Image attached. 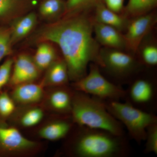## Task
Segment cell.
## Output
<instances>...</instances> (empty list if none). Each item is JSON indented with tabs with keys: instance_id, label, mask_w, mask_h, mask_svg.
<instances>
[{
	"instance_id": "obj_1",
	"label": "cell",
	"mask_w": 157,
	"mask_h": 157,
	"mask_svg": "<svg viewBox=\"0 0 157 157\" xmlns=\"http://www.w3.org/2000/svg\"><path fill=\"white\" fill-rule=\"evenodd\" d=\"M93 22L86 15H74L47 26L39 34L43 41L60 48L73 82L87 74L91 63L102 67L99 44L93 36Z\"/></svg>"
},
{
	"instance_id": "obj_2",
	"label": "cell",
	"mask_w": 157,
	"mask_h": 157,
	"mask_svg": "<svg viewBox=\"0 0 157 157\" xmlns=\"http://www.w3.org/2000/svg\"><path fill=\"white\" fill-rule=\"evenodd\" d=\"M66 154L76 157H128L132 148L125 136L75 124L67 137Z\"/></svg>"
},
{
	"instance_id": "obj_3",
	"label": "cell",
	"mask_w": 157,
	"mask_h": 157,
	"mask_svg": "<svg viewBox=\"0 0 157 157\" xmlns=\"http://www.w3.org/2000/svg\"><path fill=\"white\" fill-rule=\"evenodd\" d=\"M71 117L76 124L125 136L124 126L106 109L103 101L74 90Z\"/></svg>"
},
{
	"instance_id": "obj_4",
	"label": "cell",
	"mask_w": 157,
	"mask_h": 157,
	"mask_svg": "<svg viewBox=\"0 0 157 157\" xmlns=\"http://www.w3.org/2000/svg\"><path fill=\"white\" fill-rule=\"evenodd\" d=\"M102 101L108 112L126 127L130 138L138 144L145 140L147 127L157 123L156 114L143 111L127 101Z\"/></svg>"
},
{
	"instance_id": "obj_5",
	"label": "cell",
	"mask_w": 157,
	"mask_h": 157,
	"mask_svg": "<svg viewBox=\"0 0 157 157\" xmlns=\"http://www.w3.org/2000/svg\"><path fill=\"white\" fill-rule=\"evenodd\" d=\"M100 56L102 64L100 69L111 77L109 81L119 86L128 84L142 70L140 61L120 49L104 48L100 50Z\"/></svg>"
},
{
	"instance_id": "obj_6",
	"label": "cell",
	"mask_w": 157,
	"mask_h": 157,
	"mask_svg": "<svg viewBox=\"0 0 157 157\" xmlns=\"http://www.w3.org/2000/svg\"><path fill=\"white\" fill-rule=\"evenodd\" d=\"M75 90L81 92L102 100L120 101L124 100L125 90L113 83L101 73L98 65L90 64L89 73L71 85Z\"/></svg>"
},
{
	"instance_id": "obj_7",
	"label": "cell",
	"mask_w": 157,
	"mask_h": 157,
	"mask_svg": "<svg viewBox=\"0 0 157 157\" xmlns=\"http://www.w3.org/2000/svg\"><path fill=\"white\" fill-rule=\"evenodd\" d=\"M125 90L124 101L146 112L156 114L157 84L150 77H135Z\"/></svg>"
},
{
	"instance_id": "obj_8",
	"label": "cell",
	"mask_w": 157,
	"mask_h": 157,
	"mask_svg": "<svg viewBox=\"0 0 157 157\" xmlns=\"http://www.w3.org/2000/svg\"><path fill=\"white\" fill-rule=\"evenodd\" d=\"M36 142L27 139L13 127L0 126V151L10 154H23L36 150Z\"/></svg>"
},
{
	"instance_id": "obj_9",
	"label": "cell",
	"mask_w": 157,
	"mask_h": 157,
	"mask_svg": "<svg viewBox=\"0 0 157 157\" xmlns=\"http://www.w3.org/2000/svg\"><path fill=\"white\" fill-rule=\"evenodd\" d=\"M156 21L155 14L147 13L135 17L129 22L126 33L124 35L126 47L136 53L141 41Z\"/></svg>"
},
{
	"instance_id": "obj_10",
	"label": "cell",
	"mask_w": 157,
	"mask_h": 157,
	"mask_svg": "<svg viewBox=\"0 0 157 157\" xmlns=\"http://www.w3.org/2000/svg\"><path fill=\"white\" fill-rule=\"evenodd\" d=\"M10 84L15 86L27 82H33L39 77V71L33 58L26 54H21L14 61Z\"/></svg>"
},
{
	"instance_id": "obj_11",
	"label": "cell",
	"mask_w": 157,
	"mask_h": 157,
	"mask_svg": "<svg viewBox=\"0 0 157 157\" xmlns=\"http://www.w3.org/2000/svg\"><path fill=\"white\" fill-rule=\"evenodd\" d=\"M59 117L39 130V135L41 138L56 141L70 135L75 125L71 115H60Z\"/></svg>"
},
{
	"instance_id": "obj_12",
	"label": "cell",
	"mask_w": 157,
	"mask_h": 157,
	"mask_svg": "<svg viewBox=\"0 0 157 157\" xmlns=\"http://www.w3.org/2000/svg\"><path fill=\"white\" fill-rule=\"evenodd\" d=\"M93 30L98 43L107 48L121 49L126 47L124 35L114 27L94 21Z\"/></svg>"
},
{
	"instance_id": "obj_13",
	"label": "cell",
	"mask_w": 157,
	"mask_h": 157,
	"mask_svg": "<svg viewBox=\"0 0 157 157\" xmlns=\"http://www.w3.org/2000/svg\"><path fill=\"white\" fill-rule=\"evenodd\" d=\"M74 92L68 86L55 87L48 98L51 109L58 114L71 115Z\"/></svg>"
},
{
	"instance_id": "obj_14",
	"label": "cell",
	"mask_w": 157,
	"mask_h": 157,
	"mask_svg": "<svg viewBox=\"0 0 157 157\" xmlns=\"http://www.w3.org/2000/svg\"><path fill=\"white\" fill-rule=\"evenodd\" d=\"M44 86L41 83L27 82L14 86L11 97L14 102L32 105L40 102L44 96Z\"/></svg>"
},
{
	"instance_id": "obj_15",
	"label": "cell",
	"mask_w": 157,
	"mask_h": 157,
	"mask_svg": "<svg viewBox=\"0 0 157 157\" xmlns=\"http://www.w3.org/2000/svg\"><path fill=\"white\" fill-rule=\"evenodd\" d=\"M47 69L45 77L41 83L44 87L68 86L70 80L69 72L63 59H56Z\"/></svg>"
},
{
	"instance_id": "obj_16",
	"label": "cell",
	"mask_w": 157,
	"mask_h": 157,
	"mask_svg": "<svg viewBox=\"0 0 157 157\" xmlns=\"http://www.w3.org/2000/svg\"><path fill=\"white\" fill-rule=\"evenodd\" d=\"M95 8V22L110 26L120 32L126 29L129 22L126 17L109 10L105 6L103 1L98 3Z\"/></svg>"
},
{
	"instance_id": "obj_17",
	"label": "cell",
	"mask_w": 157,
	"mask_h": 157,
	"mask_svg": "<svg viewBox=\"0 0 157 157\" xmlns=\"http://www.w3.org/2000/svg\"><path fill=\"white\" fill-rule=\"evenodd\" d=\"M37 17L33 12L20 18L11 28V38L13 44L29 33L35 26Z\"/></svg>"
},
{
	"instance_id": "obj_18",
	"label": "cell",
	"mask_w": 157,
	"mask_h": 157,
	"mask_svg": "<svg viewBox=\"0 0 157 157\" xmlns=\"http://www.w3.org/2000/svg\"><path fill=\"white\" fill-rule=\"evenodd\" d=\"M56 54L53 47L46 43L38 46L33 59L40 70H45L56 59Z\"/></svg>"
},
{
	"instance_id": "obj_19",
	"label": "cell",
	"mask_w": 157,
	"mask_h": 157,
	"mask_svg": "<svg viewBox=\"0 0 157 157\" xmlns=\"http://www.w3.org/2000/svg\"><path fill=\"white\" fill-rule=\"evenodd\" d=\"M157 4V0H129L125 8L126 15L135 17L147 14Z\"/></svg>"
},
{
	"instance_id": "obj_20",
	"label": "cell",
	"mask_w": 157,
	"mask_h": 157,
	"mask_svg": "<svg viewBox=\"0 0 157 157\" xmlns=\"http://www.w3.org/2000/svg\"><path fill=\"white\" fill-rule=\"evenodd\" d=\"M66 11V3L62 0H44L39 7L40 14L46 17L58 16Z\"/></svg>"
},
{
	"instance_id": "obj_21",
	"label": "cell",
	"mask_w": 157,
	"mask_h": 157,
	"mask_svg": "<svg viewBox=\"0 0 157 157\" xmlns=\"http://www.w3.org/2000/svg\"><path fill=\"white\" fill-rule=\"evenodd\" d=\"M13 44L11 28L0 26V62L12 53Z\"/></svg>"
},
{
	"instance_id": "obj_22",
	"label": "cell",
	"mask_w": 157,
	"mask_h": 157,
	"mask_svg": "<svg viewBox=\"0 0 157 157\" xmlns=\"http://www.w3.org/2000/svg\"><path fill=\"white\" fill-rule=\"evenodd\" d=\"M103 0H67L66 3V11L69 14H75L79 11L95 8Z\"/></svg>"
},
{
	"instance_id": "obj_23",
	"label": "cell",
	"mask_w": 157,
	"mask_h": 157,
	"mask_svg": "<svg viewBox=\"0 0 157 157\" xmlns=\"http://www.w3.org/2000/svg\"><path fill=\"white\" fill-rule=\"evenodd\" d=\"M44 112L41 108L34 107L29 109L22 115L20 123L23 127L30 128L39 124L43 119Z\"/></svg>"
},
{
	"instance_id": "obj_24",
	"label": "cell",
	"mask_w": 157,
	"mask_h": 157,
	"mask_svg": "<svg viewBox=\"0 0 157 157\" xmlns=\"http://www.w3.org/2000/svg\"><path fill=\"white\" fill-rule=\"evenodd\" d=\"M146 141L144 153L145 154L153 153L157 155V123L147 127L146 130Z\"/></svg>"
},
{
	"instance_id": "obj_25",
	"label": "cell",
	"mask_w": 157,
	"mask_h": 157,
	"mask_svg": "<svg viewBox=\"0 0 157 157\" xmlns=\"http://www.w3.org/2000/svg\"><path fill=\"white\" fill-rule=\"evenodd\" d=\"M140 61L142 64L148 67H154L157 65V48L155 45H146L142 49Z\"/></svg>"
},
{
	"instance_id": "obj_26",
	"label": "cell",
	"mask_w": 157,
	"mask_h": 157,
	"mask_svg": "<svg viewBox=\"0 0 157 157\" xmlns=\"http://www.w3.org/2000/svg\"><path fill=\"white\" fill-rule=\"evenodd\" d=\"M14 103V100L7 93H0V117L5 118L10 116L15 110Z\"/></svg>"
},
{
	"instance_id": "obj_27",
	"label": "cell",
	"mask_w": 157,
	"mask_h": 157,
	"mask_svg": "<svg viewBox=\"0 0 157 157\" xmlns=\"http://www.w3.org/2000/svg\"><path fill=\"white\" fill-rule=\"evenodd\" d=\"M17 0H0V21H5L17 9Z\"/></svg>"
},
{
	"instance_id": "obj_28",
	"label": "cell",
	"mask_w": 157,
	"mask_h": 157,
	"mask_svg": "<svg viewBox=\"0 0 157 157\" xmlns=\"http://www.w3.org/2000/svg\"><path fill=\"white\" fill-rule=\"evenodd\" d=\"M14 61L12 59L9 58L0 66V93L2 88L10 81Z\"/></svg>"
},
{
	"instance_id": "obj_29",
	"label": "cell",
	"mask_w": 157,
	"mask_h": 157,
	"mask_svg": "<svg viewBox=\"0 0 157 157\" xmlns=\"http://www.w3.org/2000/svg\"><path fill=\"white\" fill-rule=\"evenodd\" d=\"M105 6L113 11L118 13L123 9L124 0H103Z\"/></svg>"
}]
</instances>
